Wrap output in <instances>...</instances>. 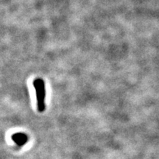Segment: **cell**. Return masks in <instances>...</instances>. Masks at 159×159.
Wrapping results in <instances>:
<instances>
[{
	"mask_svg": "<svg viewBox=\"0 0 159 159\" xmlns=\"http://www.w3.org/2000/svg\"><path fill=\"white\" fill-rule=\"evenodd\" d=\"M12 139L16 142V144L19 146H22L27 143L28 141V137L25 134L22 133H19V134H15L12 136Z\"/></svg>",
	"mask_w": 159,
	"mask_h": 159,
	"instance_id": "cell-2",
	"label": "cell"
},
{
	"mask_svg": "<svg viewBox=\"0 0 159 159\" xmlns=\"http://www.w3.org/2000/svg\"><path fill=\"white\" fill-rule=\"evenodd\" d=\"M33 86L35 89L37 97L38 110L40 112H43L45 109V97L46 90L44 81L41 78H37L33 81Z\"/></svg>",
	"mask_w": 159,
	"mask_h": 159,
	"instance_id": "cell-1",
	"label": "cell"
}]
</instances>
